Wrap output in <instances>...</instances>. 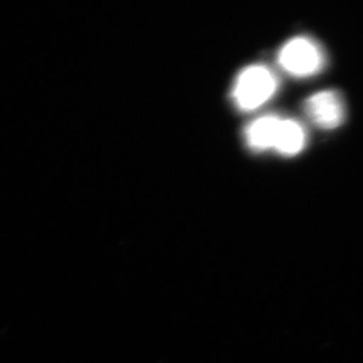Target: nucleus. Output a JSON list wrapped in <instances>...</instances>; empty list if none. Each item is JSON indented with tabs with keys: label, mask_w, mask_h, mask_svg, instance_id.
Segmentation results:
<instances>
[{
	"label": "nucleus",
	"mask_w": 363,
	"mask_h": 363,
	"mask_svg": "<svg viewBox=\"0 0 363 363\" xmlns=\"http://www.w3.org/2000/svg\"><path fill=\"white\" fill-rule=\"evenodd\" d=\"M274 74L264 66H250L238 77L234 101L241 111L257 110L271 99L277 89Z\"/></svg>",
	"instance_id": "nucleus-1"
},
{
	"label": "nucleus",
	"mask_w": 363,
	"mask_h": 363,
	"mask_svg": "<svg viewBox=\"0 0 363 363\" xmlns=\"http://www.w3.org/2000/svg\"><path fill=\"white\" fill-rule=\"evenodd\" d=\"M279 62L293 76H312L323 67V55L319 46L311 39L294 38L282 48Z\"/></svg>",
	"instance_id": "nucleus-2"
},
{
	"label": "nucleus",
	"mask_w": 363,
	"mask_h": 363,
	"mask_svg": "<svg viewBox=\"0 0 363 363\" xmlns=\"http://www.w3.org/2000/svg\"><path fill=\"white\" fill-rule=\"evenodd\" d=\"M305 111L313 123L325 130L340 126L345 118L342 100L335 91H323L311 96L306 100Z\"/></svg>",
	"instance_id": "nucleus-3"
},
{
	"label": "nucleus",
	"mask_w": 363,
	"mask_h": 363,
	"mask_svg": "<svg viewBox=\"0 0 363 363\" xmlns=\"http://www.w3.org/2000/svg\"><path fill=\"white\" fill-rule=\"evenodd\" d=\"M281 119L275 116H266L253 121L245 130L248 146L255 151L274 147Z\"/></svg>",
	"instance_id": "nucleus-4"
},
{
	"label": "nucleus",
	"mask_w": 363,
	"mask_h": 363,
	"mask_svg": "<svg viewBox=\"0 0 363 363\" xmlns=\"http://www.w3.org/2000/svg\"><path fill=\"white\" fill-rule=\"evenodd\" d=\"M305 145V130L300 123L291 119L280 123L278 134L275 139L274 147L284 155H298Z\"/></svg>",
	"instance_id": "nucleus-5"
}]
</instances>
